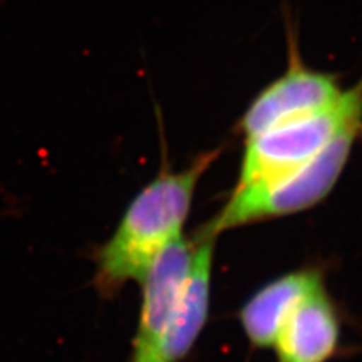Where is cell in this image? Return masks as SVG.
Instances as JSON below:
<instances>
[{"instance_id": "obj_7", "label": "cell", "mask_w": 362, "mask_h": 362, "mask_svg": "<svg viewBox=\"0 0 362 362\" xmlns=\"http://www.w3.org/2000/svg\"><path fill=\"white\" fill-rule=\"evenodd\" d=\"M339 339L341 320L325 286L291 313L272 349L278 362H329L338 352Z\"/></svg>"}, {"instance_id": "obj_2", "label": "cell", "mask_w": 362, "mask_h": 362, "mask_svg": "<svg viewBox=\"0 0 362 362\" xmlns=\"http://www.w3.org/2000/svg\"><path fill=\"white\" fill-rule=\"evenodd\" d=\"M361 132L362 126L346 130L313 160L275 181L234 189L221 211L201 230L218 237L237 226L284 218L314 207L335 187Z\"/></svg>"}, {"instance_id": "obj_3", "label": "cell", "mask_w": 362, "mask_h": 362, "mask_svg": "<svg viewBox=\"0 0 362 362\" xmlns=\"http://www.w3.org/2000/svg\"><path fill=\"white\" fill-rule=\"evenodd\" d=\"M362 126V78L334 105L246 139L235 189L266 185L322 153L346 130Z\"/></svg>"}, {"instance_id": "obj_5", "label": "cell", "mask_w": 362, "mask_h": 362, "mask_svg": "<svg viewBox=\"0 0 362 362\" xmlns=\"http://www.w3.org/2000/svg\"><path fill=\"white\" fill-rule=\"evenodd\" d=\"M343 89L331 74L320 73L291 59L288 70L252 101L240 119V130L254 138L287 122L314 115L334 105Z\"/></svg>"}, {"instance_id": "obj_6", "label": "cell", "mask_w": 362, "mask_h": 362, "mask_svg": "<svg viewBox=\"0 0 362 362\" xmlns=\"http://www.w3.org/2000/svg\"><path fill=\"white\" fill-rule=\"evenodd\" d=\"M322 287L325 276L315 267L288 272L259 287L239 310L247 341L257 349H272L291 313Z\"/></svg>"}, {"instance_id": "obj_4", "label": "cell", "mask_w": 362, "mask_h": 362, "mask_svg": "<svg viewBox=\"0 0 362 362\" xmlns=\"http://www.w3.org/2000/svg\"><path fill=\"white\" fill-rule=\"evenodd\" d=\"M194 254V237L181 235L158 254L142 278L139 320L129 362H150L183 300Z\"/></svg>"}, {"instance_id": "obj_8", "label": "cell", "mask_w": 362, "mask_h": 362, "mask_svg": "<svg viewBox=\"0 0 362 362\" xmlns=\"http://www.w3.org/2000/svg\"><path fill=\"white\" fill-rule=\"evenodd\" d=\"M195 254L183 300L150 362H183L207 325L216 237L198 230Z\"/></svg>"}, {"instance_id": "obj_1", "label": "cell", "mask_w": 362, "mask_h": 362, "mask_svg": "<svg viewBox=\"0 0 362 362\" xmlns=\"http://www.w3.org/2000/svg\"><path fill=\"white\" fill-rule=\"evenodd\" d=\"M218 157L219 150H213L181 171L162 168L133 197L115 231L94 254L101 296L113 298L129 282H141L158 254L183 235L197 186Z\"/></svg>"}]
</instances>
